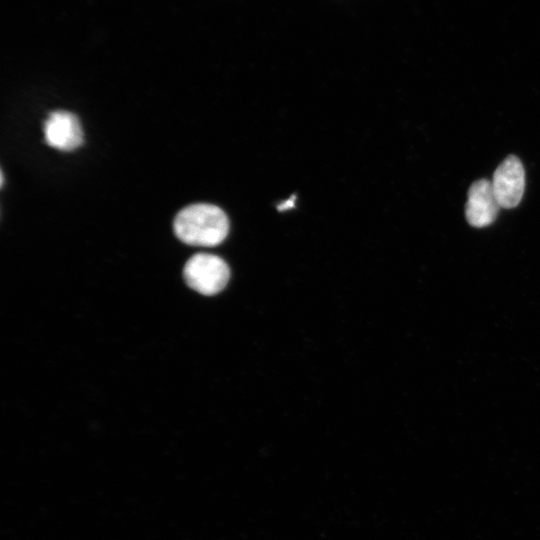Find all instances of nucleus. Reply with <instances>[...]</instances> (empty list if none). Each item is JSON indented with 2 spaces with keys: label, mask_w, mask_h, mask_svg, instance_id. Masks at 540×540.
Wrapping results in <instances>:
<instances>
[{
  "label": "nucleus",
  "mask_w": 540,
  "mask_h": 540,
  "mask_svg": "<svg viewBox=\"0 0 540 540\" xmlns=\"http://www.w3.org/2000/svg\"><path fill=\"white\" fill-rule=\"evenodd\" d=\"M176 237L185 244L213 247L224 241L229 231L225 212L216 205L191 204L181 209L174 221Z\"/></svg>",
  "instance_id": "obj_1"
},
{
  "label": "nucleus",
  "mask_w": 540,
  "mask_h": 540,
  "mask_svg": "<svg viewBox=\"0 0 540 540\" xmlns=\"http://www.w3.org/2000/svg\"><path fill=\"white\" fill-rule=\"evenodd\" d=\"M183 277L191 289L205 296H213L226 287L230 269L217 255L197 253L186 262Z\"/></svg>",
  "instance_id": "obj_2"
},
{
  "label": "nucleus",
  "mask_w": 540,
  "mask_h": 540,
  "mask_svg": "<svg viewBox=\"0 0 540 540\" xmlns=\"http://www.w3.org/2000/svg\"><path fill=\"white\" fill-rule=\"evenodd\" d=\"M495 197L502 208L517 206L525 188V171L521 161L508 156L495 170L491 181Z\"/></svg>",
  "instance_id": "obj_3"
},
{
  "label": "nucleus",
  "mask_w": 540,
  "mask_h": 540,
  "mask_svg": "<svg viewBox=\"0 0 540 540\" xmlns=\"http://www.w3.org/2000/svg\"><path fill=\"white\" fill-rule=\"evenodd\" d=\"M46 143L60 151H73L83 144V130L78 117L65 110L51 112L43 125Z\"/></svg>",
  "instance_id": "obj_4"
},
{
  "label": "nucleus",
  "mask_w": 540,
  "mask_h": 540,
  "mask_svg": "<svg viewBox=\"0 0 540 540\" xmlns=\"http://www.w3.org/2000/svg\"><path fill=\"white\" fill-rule=\"evenodd\" d=\"M499 208L491 181L480 179L470 186L465 207L470 225L477 228L490 225L496 219Z\"/></svg>",
  "instance_id": "obj_5"
},
{
  "label": "nucleus",
  "mask_w": 540,
  "mask_h": 540,
  "mask_svg": "<svg viewBox=\"0 0 540 540\" xmlns=\"http://www.w3.org/2000/svg\"><path fill=\"white\" fill-rule=\"evenodd\" d=\"M294 201H295V195H293L291 198L285 200L284 202L280 203L277 206V209L279 211H284V210L290 209V208L294 207V204H295Z\"/></svg>",
  "instance_id": "obj_6"
}]
</instances>
